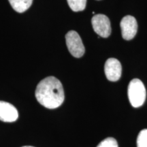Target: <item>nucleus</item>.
Wrapping results in <instances>:
<instances>
[{
	"mask_svg": "<svg viewBox=\"0 0 147 147\" xmlns=\"http://www.w3.org/2000/svg\"><path fill=\"white\" fill-rule=\"evenodd\" d=\"M36 97L41 105L49 109L59 107L65 98L61 82L54 76L43 79L37 86Z\"/></svg>",
	"mask_w": 147,
	"mask_h": 147,
	"instance_id": "nucleus-1",
	"label": "nucleus"
},
{
	"mask_svg": "<svg viewBox=\"0 0 147 147\" xmlns=\"http://www.w3.org/2000/svg\"><path fill=\"white\" fill-rule=\"evenodd\" d=\"M128 97L130 104L134 108H138L144 104L146 100V89L140 79L134 78L128 86Z\"/></svg>",
	"mask_w": 147,
	"mask_h": 147,
	"instance_id": "nucleus-2",
	"label": "nucleus"
},
{
	"mask_svg": "<svg viewBox=\"0 0 147 147\" xmlns=\"http://www.w3.org/2000/svg\"><path fill=\"white\" fill-rule=\"evenodd\" d=\"M66 45L71 55L74 57L80 58L83 56L85 49L81 38L75 31H69L65 35Z\"/></svg>",
	"mask_w": 147,
	"mask_h": 147,
	"instance_id": "nucleus-3",
	"label": "nucleus"
},
{
	"mask_svg": "<svg viewBox=\"0 0 147 147\" xmlns=\"http://www.w3.org/2000/svg\"><path fill=\"white\" fill-rule=\"evenodd\" d=\"M92 26L95 32L102 38H108L111 34L110 22L104 14H95L91 19Z\"/></svg>",
	"mask_w": 147,
	"mask_h": 147,
	"instance_id": "nucleus-4",
	"label": "nucleus"
},
{
	"mask_svg": "<svg viewBox=\"0 0 147 147\" xmlns=\"http://www.w3.org/2000/svg\"><path fill=\"white\" fill-rule=\"evenodd\" d=\"M120 26L122 36L125 40H130L135 37L138 30V23L134 16L128 15L123 18Z\"/></svg>",
	"mask_w": 147,
	"mask_h": 147,
	"instance_id": "nucleus-5",
	"label": "nucleus"
},
{
	"mask_svg": "<svg viewBox=\"0 0 147 147\" xmlns=\"http://www.w3.org/2000/svg\"><path fill=\"white\" fill-rule=\"evenodd\" d=\"M104 71L108 80L113 82L119 80L122 72V67L120 61L115 58H109L106 61Z\"/></svg>",
	"mask_w": 147,
	"mask_h": 147,
	"instance_id": "nucleus-6",
	"label": "nucleus"
},
{
	"mask_svg": "<svg viewBox=\"0 0 147 147\" xmlns=\"http://www.w3.org/2000/svg\"><path fill=\"white\" fill-rule=\"evenodd\" d=\"M18 113L16 108L10 103L0 101V120L11 123L17 120Z\"/></svg>",
	"mask_w": 147,
	"mask_h": 147,
	"instance_id": "nucleus-7",
	"label": "nucleus"
},
{
	"mask_svg": "<svg viewBox=\"0 0 147 147\" xmlns=\"http://www.w3.org/2000/svg\"><path fill=\"white\" fill-rule=\"evenodd\" d=\"M11 6L16 12L23 13L30 8L33 0H8Z\"/></svg>",
	"mask_w": 147,
	"mask_h": 147,
	"instance_id": "nucleus-8",
	"label": "nucleus"
},
{
	"mask_svg": "<svg viewBox=\"0 0 147 147\" xmlns=\"http://www.w3.org/2000/svg\"><path fill=\"white\" fill-rule=\"evenodd\" d=\"M68 5L74 12H79L84 10L87 0H67Z\"/></svg>",
	"mask_w": 147,
	"mask_h": 147,
	"instance_id": "nucleus-9",
	"label": "nucleus"
},
{
	"mask_svg": "<svg viewBox=\"0 0 147 147\" xmlns=\"http://www.w3.org/2000/svg\"><path fill=\"white\" fill-rule=\"evenodd\" d=\"M137 147H147V129L140 131L137 138Z\"/></svg>",
	"mask_w": 147,
	"mask_h": 147,
	"instance_id": "nucleus-10",
	"label": "nucleus"
},
{
	"mask_svg": "<svg viewBox=\"0 0 147 147\" xmlns=\"http://www.w3.org/2000/svg\"><path fill=\"white\" fill-rule=\"evenodd\" d=\"M97 147H119L118 143L114 138H107L103 140Z\"/></svg>",
	"mask_w": 147,
	"mask_h": 147,
	"instance_id": "nucleus-11",
	"label": "nucleus"
},
{
	"mask_svg": "<svg viewBox=\"0 0 147 147\" xmlns=\"http://www.w3.org/2000/svg\"><path fill=\"white\" fill-rule=\"evenodd\" d=\"M22 147H34V146H22Z\"/></svg>",
	"mask_w": 147,
	"mask_h": 147,
	"instance_id": "nucleus-12",
	"label": "nucleus"
}]
</instances>
